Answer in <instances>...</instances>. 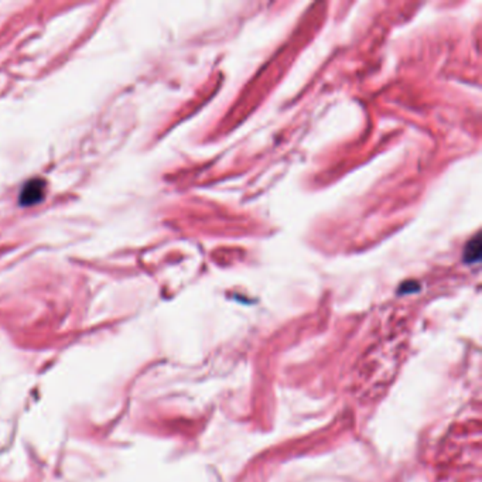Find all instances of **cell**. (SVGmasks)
Segmentation results:
<instances>
[{
	"mask_svg": "<svg viewBox=\"0 0 482 482\" xmlns=\"http://www.w3.org/2000/svg\"><path fill=\"white\" fill-rule=\"evenodd\" d=\"M41 197H42V183L33 182L23 190L20 201L23 205H33Z\"/></svg>",
	"mask_w": 482,
	"mask_h": 482,
	"instance_id": "cell-1",
	"label": "cell"
},
{
	"mask_svg": "<svg viewBox=\"0 0 482 482\" xmlns=\"http://www.w3.org/2000/svg\"><path fill=\"white\" fill-rule=\"evenodd\" d=\"M481 257V241L479 238H475L472 239L471 242H468L467 248H465V252H464V259L465 262H478Z\"/></svg>",
	"mask_w": 482,
	"mask_h": 482,
	"instance_id": "cell-2",
	"label": "cell"
}]
</instances>
